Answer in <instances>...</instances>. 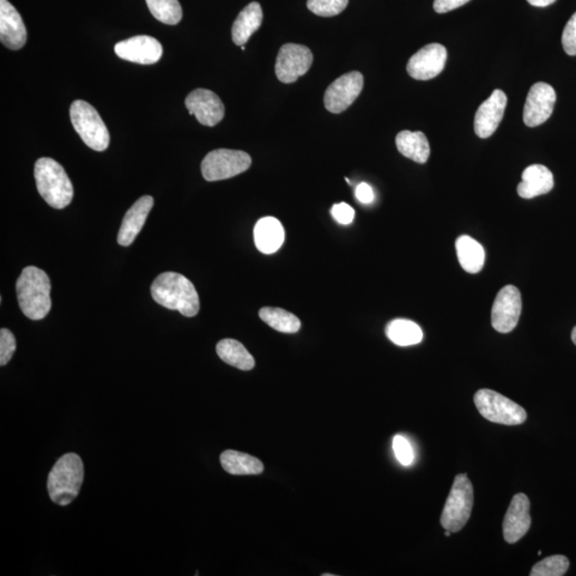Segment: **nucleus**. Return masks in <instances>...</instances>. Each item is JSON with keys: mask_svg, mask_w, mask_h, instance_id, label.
<instances>
[{"mask_svg": "<svg viewBox=\"0 0 576 576\" xmlns=\"http://www.w3.org/2000/svg\"><path fill=\"white\" fill-rule=\"evenodd\" d=\"M151 297L169 310L179 311L193 317L200 311V299L195 285L177 272H165L155 278L151 288Z\"/></svg>", "mask_w": 576, "mask_h": 576, "instance_id": "nucleus-1", "label": "nucleus"}, {"mask_svg": "<svg viewBox=\"0 0 576 576\" xmlns=\"http://www.w3.org/2000/svg\"><path fill=\"white\" fill-rule=\"evenodd\" d=\"M51 280L38 267L29 266L22 271L16 282L18 305L25 317L41 320L52 308Z\"/></svg>", "mask_w": 576, "mask_h": 576, "instance_id": "nucleus-2", "label": "nucleus"}, {"mask_svg": "<svg viewBox=\"0 0 576 576\" xmlns=\"http://www.w3.org/2000/svg\"><path fill=\"white\" fill-rule=\"evenodd\" d=\"M83 476L82 458L74 453L63 454L53 466L47 479L48 494L54 504H71L80 493Z\"/></svg>", "mask_w": 576, "mask_h": 576, "instance_id": "nucleus-3", "label": "nucleus"}, {"mask_svg": "<svg viewBox=\"0 0 576 576\" xmlns=\"http://www.w3.org/2000/svg\"><path fill=\"white\" fill-rule=\"evenodd\" d=\"M36 188L45 202L53 209L63 210L74 197V188L64 169L48 157L36 161L34 166Z\"/></svg>", "mask_w": 576, "mask_h": 576, "instance_id": "nucleus-4", "label": "nucleus"}, {"mask_svg": "<svg viewBox=\"0 0 576 576\" xmlns=\"http://www.w3.org/2000/svg\"><path fill=\"white\" fill-rule=\"evenodd\" d=\"M473 504H474V490L466 474H459L454 478L450 495L441 515V525L451 532H458L468 522Z\"/></svg>", "mask_w": 576, "mask_h": 576, "instance_id": "nucleus-5", "label": "nucleus"}, {"mask_svg": "<svg viewBox=\"0 0 576 576\" xmlns=\"http://www.w3.org/2000/svg\"><path fill=\"white\" fill-rule=\"evenodd\" d=\"M73 127L90 149L103 151L108 149L109 132L104 121L89 103L78 100L73 103L70 109Z\"/></svg>", "mask_w": 576, "mask_h": 576, "instance_id": "nucleus-6", "label": "nucleus"}, {"mask_svg": "<svg viewBox=\"0 0 576 576\" xmlns=\"http://www.w3.org/2000/svg\"><path fill=\"white\" fill-rule=\"evenodd\" d=\"M474 403L479 414L486 420L502 425H521L526 421V411L502 394L483 389L476 392Z\"/></svg>", "mask_w": 576, "mask_h": 576, "instance_id": "nucleus-7", "label": "nucleus"}, {"mask_svg": "<svg viewBox=\"0 0 576 576\" xmlns=\"http://www.w3.org/2000/svg\"><path fill=\"white\" fill-rule=\"evenodd\" d=\"M251 163V157L246 151L220 149L205 156L201 170L206 181H216L244 173Z\"/></svg>", "mask_w": 576, "mask_h": 576, "instance_id": "nucleus-8", "label": "nucleus"}, {"mask_svg": "<svg viewBox=\"0 0 576 576\" xmlns=\"http://www.w3.org/2000/svg\"><path fill=\"white\" fill-rule=\"evenodd\" d=\"M313 54L310 48L288 44L278 51L276 62V75L284 83H293L307 74L313 64Z\"/></svg>", "mask_w": 576, "mask_h": 576, "instance_id": "nucleus-9", "label": "nucleus"}, {"mask_svg": "<svg viewBox=\"0 0 576 576\" xmlns=\"http://www.w3.org/2000/svg\"><path fill=\"white\" fill-rule=\"evenodd\" d=\"M521 312L522 298L520 290L513 285H507L496 296L491 313V324L497 332H512L519 323Z\"/></svg>", "mask_w": 576, "mask_h": 576, "instance_id": "nucleus-10", "label": "nucleus"}, {"mask_svg": "<svg viewBox=\"0 0 576 576\" xmlns=\"http://www.w3.org/2000/svg\"><path fill=\"white\" fill-rule=\"evenodd\" d=\"M364 86L360 72H350L333 82L325 93V107L332 113H342L359 98Z\"/></svg>", "mask_w": 576, "mask_h": 576, "instance_id": "nucleus-11", "label": "nucleus"}, {"mask_svg": "<svg viewBox=\"0 0 576 576\" xmlns=\"http://www.w3.org/2000/svg\"><path fill=\"white\" fill-rule=\"evenodd\" d=\"M556 93L549 83H537L531 88L523 111L526 126L536 127L547 122L553 113Z\"/></svg>", "mask_w": 576, "mask_h": 576, "instance_id": "nucleus-12", "label": "nucleus"}, {"mask_svg": "<svg viewBox=\"0 0 576 576\" xmlns=\"http://www.w3.org/2000/svg\"><path fill=\"white\" fill-rule=\"evenodd\" d=\"M447 51L438 44H428L412 56L407 71L416 81H429L438 76L445 68Z\"/></svg>", "mask_w": 576, "mask_h": 576, "instance_id": "nucleus-13", "label": "nucleus"}, {"mask_svg": "<svg viewBox=\"0 0 576 576\" xmlns=\"http://www.w3.org/2000/svg\"><path fill=\"white\" fill-rule=\"evenodd\" d=\"M114 52L121 59L139 64H154L162 56V46L150 35H137L115 44Z\"/></svg>", "mask_w": 576, "mask_h": 576, "instance_id": "nucleus-14", "label": "nucleus"}, {"mask_svg": "<svg viewBox=\"0 0 576 576\" xmlns=\"http://www.w3.org/2000/svg\"><path fill=\"white\" fill-rule=\"evenodd\" d=\"M185 105L190 114L196 115L199 123L205 126L217 125L226 113V108L220 96L210 90H193L188 94Z\"/></svg>", "mask_w": 576, "mask_h": 576, "instance_id": "nucleus-15", "label": "nucleus"}, {"mask_svg": "<svg viewBox=\"0 0 576 576\" xmlns=\"http://www.w3.org/2000/svg\"><path fill=\"white\" fill-rule=\"evenodd\" d=\"M507 96L502 90H494L487 101H484L475 114L474 129L476 135L487 139L493 135L504 118Z\"/></svg>", "mask_w": 576, "mask_h": 576, "instance_id": "nucleus-16", "label": "nucleus"}, {"mask_svg": "<svg viewBox=\"0 0 576 576\" xmlns=\"http://www.w3.org/2000/svg\"><path fill=\"white\" fill-rule=\"evenodd\" d=\"M530 508L531 503L525 494L519 493L513 496L503 522V533L506 542L511 544L518 542L530 531L532 524Z\"/></svg>", "mask_w": 576, "mask_h": 576, "instance_id": "nucleus-17", "label": "nucleus"}, {"mask_svg": "<svg viewBox=\"0 0 576 576\" xmlns=\"http://www.w3.org/2000/svg\"><path fill=\"white\" fill-rule=\"evenodd\" d=\"M0 41L14 51L21 50L27 41L25 24L8 0H0Z\"/></svg>", "mask_w": 576, "mask_h": 576, "instance_id": "nucleus-18", "label": "nucleus"}, {"mask_svg": "<svg viewBox=\"0 0 576 576\" xmlns=\"http://www.w3.org/2000/svg\"><path fill=\"white\" fill-rule=\"evenodd\" d=\"M154 199L151 196H144L132 206L127 211L118 234L119 245L129 247L135 241L139 233L144 226L145 221L153 209Z\"/></svg>", "mask_w": 576, "mask_h": 576, "instance_id": "nucleus-19", "label": "nucleus"}, {"mask_svg": "<svg viewBox=\"0 0 576 576\" xmlns=\"http://www.w3.org/2000/svg\"><path fill=\"white\" fill-rule=\"evenodd\" d=\"M553 187V173L542 165H532L524 170L522 181L518 185V195L523 199H533L547 195Z\"/></svg>", "mask_w": 576, "mask_h": 576, "instance_id": "nucleus-20", "label": "nucleus"}, {"mask_svg": "<svg viewBox=\"0 0 576 576\" xmlns=\"http://www.w3.org/2000/svg\"><path fill=\"white\" fill-rule=\"evenodd\" d=\"M285 232L280 221L274 217L259 220L254 228V242L259 252L275 253L283 245Z\"/></svg>", "mask_w": 576, "mask_h": 576, "instance_id": "nucleus-21", "label": "nucleus"}, {"mask_svg": "<svg viewBox=\"0 0 576 576\" xmlns=\"http://www.w3.org/2000/svg\"><path fill=\"white\" fill-rule=\"evenodd\" d=\"M263 23V10L259 3H251L236 18L232 39L236 45L244 46Z\"/></svg>", "mask_w": 576, "mask_h": 576, "instance_id": "nucleus-22", "label": "nucleus"}, {"mask_svg": "<svg viewBox=\"0 0 576 576\" xmlns=\"http://www.w3.org/2000/svg\"><path fill=\"white\" fill-rule=\"evenodd\" d=\"M396 147L400 154L417 163L427 162L430 156L428 139L422 132H398Z\"/></svg>", "mask_w": 576, "mask_h": 576, "instance_id": "nucleus-23", "label": "nucleus"}, {"mask_svg": "<svg viewBox=\"0 0 576 576\" xmlns=\"http://www.w3.org/2000/svg\"><path fill=\"white\" fill-rule=\"evenodd\" d=\"M456 251L461 267L469 274H478L483 268L486 252L478 241L468 235L456 240Z\"/></svg>", "mask_w": 576, "mask_h": 576, "instance_id": "nucleus-24", "label": "nucleus"}, {"mask_svg": "<svg viewBox=\"0 0 576 576\" xmlns=\"http://www.w3.org/2000/svg\"><path fill=\"white\" fill-rule=\"evenodd\" d=\"M220 463L223 470L232 475H259L264 471L262 461L238 451L223 452Z\"/></svg>", "mask_w": 576, "mask_h": 576, "instance_id": "nucleus-25", "label": "nucleus"}, {"mask_svg": "<svg viewBox=\"0 0 576 576\" xmlns=\"http://www.w3.org/2000/svg\"><path fill=\"white\" fill-rule=\"evenodd\" d=\"M216 351L223 362L241 369V371H251L256 366L254 357L249 353L245 346L236 339H222L217 344Z\"/></svg>", "mask_w": 576, "mask_h": 576, "instance_id": "nucleus-26", "label": "nucleus"}, {"mask_svg": "<svg viewBox=\"0 0 576 576\" xmlns=\"http://www.w3.org/2000/svg\"><path fill=\"white\" fill-rule=\"evenodd\" d=\"M386 337L398 346H412L422 342L421 327L408 319H395L387 324Z\"/></svg>", "mask_w": 576, "mask_h": 576, "instance_id": "nucleus-27", "label": "nucleus"}, {"mask_svg": "<svg viewBox=\"0 0 576 576\" xmlns=\"http://www.w3.org/2000/svg\"><path fill=\"white\" fill-rule=\"evenodd\" d=\"M259 317L272 329L282 333H296L301 327L298 317L278 308H263L259 311Z\"/></svg>", "mask_w": 576, "mask_h": 576, "instance_id": "nucleus-28", "label": "nucleus"}, {"mask_svg": "<svg viewBox=\"0 0 576 576\" xmlns=\"http://www.w3.org/2000/svg\"><path fill=\"white\" fill-rule=\"evenodd\" d=\"M151 14L167 25H177L183 17L179 0H145Z\"/></svg>", "mask_w": 576, "mask_h": 576, "instance_id": "nucleus-29", "label": "nucleus"}, {"mask_svg": "<svg viewBox=\"0 0 576 576\" xmlns=\"http://www.w3.org/2000/svg\"><path fill=\"white\" fill-rule=\"evenodd\" d=\"M569 567L570 562L566 556L553 555L537 562L532 569L531 576H562Z\"/></svg>", "mask_w": 576, "mask_h": 576, "instance_id": "nucleus-30", "label": "nucleus"}, {"mask_svg": "<svg viewBox=\"0 0 576 576\" xmlns=\"http://www.w3.org/2000/svg\"><path fill=\"white\" fill-rule=\"evenodd\" d=\"M349 0H308V8L323 17L336 16L347 7Z\"/></svg>", "mask_w": 576, "mask_h": 576, "instance_id": "nucleus-31", "label": "nucleus"}, {"mask_svg": "<svg viewBox=\"0 0 576 576\" xmlns=\"http://www.w3.org/2000/svg\"><path fill=\"white\" fill-rule=\"evenodd\" d=\"M16 342L14 333L8 329L0 330V366H5L14 356Z\"/></svg>", "mask_w": 576, "mask_h": 576, "instance_id": "nucleus-32", "label": "nucleus"}, {"mask_svg": "<svg viewBox=\"0 0 576 576\" xmlns=\"http://www.w3.org/2000/svg\"><path fill=\"white\" fill-rule=\"evenodd\" d=\"M393 450L399 463L408 466L414 463L415 454L410 442L403 435H395L393 440Z\"/></svg>", "mask_w": 576, "mask_h": 576, "instance_id": "nucleus-33", "label": "nucleus"}, {"mask_svg": "<svg viewBox=\"0 0 576 576\" xmlns=\"http://www.w3.org/2000/svg\"><path fill=\"white\" fill-rule=\"evenodd\" d=\"M563 51L569 56H576V12L570 18L561 36Z\"/></svg>", "mask_w": 576, "mask_h": 576, "instance_id": "nucleus-34", "label": "nucleus"}, {"mask_svg": "<svg viewBox=\"0 0 576 576\" xmlns=\"http://www.w3.org/2000/svg\"><path fill=\"white\" fill-rule=\"evenodd\" d=\"M331 214L338 223L344 224V226L353 222L356 215L355 210L346 203L333 205Z\"/></svg>", "mask_w": 576, "mask_h": 576, "instance_id": "nucleus-35", "label": "nucleus"}, {"mask_svg": "<svg viewBox=\"0 0 576 576\" xmlns=\"http://www.w3.org/2000/svg\"><path fill=\"white\" fill-rule=\"evenodd\" d=\"M469 2L470 0H434V9L436 14H447V12L463 7Z\"/></svg>", "mask_w": 576, "mask_h": 576, "instance_id": "nucleus-36", "label": "nucleus"}, {"mask_svg": "<svg viewBox=\"0 0 576 576\" xmlns=\"http://www.w3.org/2000/svg\"><path fill=\"white\" fill-rule=\"evenodd\" d=\"M356 197L363 204H369L374 201L375 193L373 188L366 183L357 185L356 190Z\"/></svg>", "mask_w": 576, "mask_h": 576, "instance_id": "nucleus-37", "label": "nucleus"}, {"mask_svg": "<svg viewBox=\"0 0 576 576\" xmlns=\"http://www.w3.org/2000/svg\"><path fill=\"white\" fill-rule=\"evenodd\" d=\"M556 0H527V3L533 5V7L544 8L548 5L554 4Z\"/></svg>", "mask_w": 576, "mask_h": 576, "instance_id": "nucleus-38", "label": "nucleus"}, {"mask_svg": "<svg viewBox=\"0 0 576 576\" xmlns=\"http://www.w3.org/2000/svg\"><path fill=\"white\" fill-rule=\"evenodd\" d=\"M571 338H572V342L576 345V326L574 327V329L572 330Z\"/></svg>", "mask_w": 576, "mask_h": 576, "instance_id": "nucleus-39", "label": "nucleus"}, {"mask_svg": "<svg viewBox=\"0 0 576 576\" xmlns=\"http://www.w3.org/2000/svg\"><path fill=\"white\" fill-rule=\"evenodd\" d=\"M451 533H452V532H451L450 531H446V532H445V536H446V537L451 536Z\"/></svg>", "mask_w": 576, "mask_h": 576, "instance_id": "nucleus-40", "label": "nucleus"}]
</instances>
